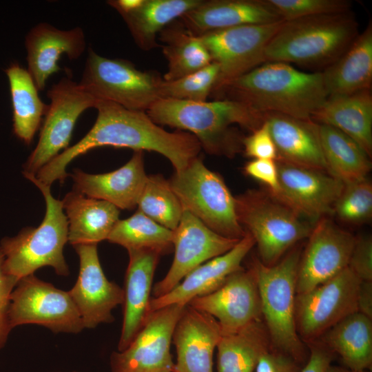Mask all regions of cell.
I'll return each instance as SVG.
<instances>
[{
	"label": "cell",
	"instance_id": "obj_37",
	"mask_svg": "<svg viewBox=\"0 0 372 372\" xmlns=\"http://www.w3.org/2000/svg\"><path fill=\"white\" fill-rule=\"evenodd\" d=\"M137 207L138 211L171 231L178 225L184 211L169 180L161 174L147 176Z\"/></svg>",
	"mask_w": 372,
	"mask_h": 372
},
{
	"label": "cell",
	"instance_id": "obj_11",
	"mask_svg": "<svg viewBox=\"0 0 372 372\" xmlns=\"http://www.w3.org/2000/svg\"><path fill=\"white\" fill-rule=\"evenodd\" d=\"M9 319L12 329L28 324L43 326L54 333H77L84 329L68 291L34 274L20 279L12 291Z\"/></svg>",
	"mask_w": 372,
	"mask_h": 372
},
{
	"label": "cell",
	"instance_id": "obj_36",
	"mask_svg": "<svg viewBox=\"0 0 372 372\" xmlns=\"http://www.w3.org/2000/svg\"><path fill=\"white\" fill-rule=\"evenodd\" d=\"M171 231L137 210L130 217L118 220L107 240L119 245L127 251L151 249L162 255L173 247Z\"/></svg>",
	"mask_w": 372,
	"mask_h": 372
},
{
	"label": "cell",
	"instance_id": "obj_35",
	"mask_svg": "<svg viewBox=\"0 0 372 372\" xmlns=\"http://www.w3.org/2000/svg\"><path fill=\"white\" fill-rule=\"evenodd\" d=\"M271 347L262 320L241 330L222 334L217 344L218 372H254L260 356Z\"/></svg>",
	"mask_w": 372,
	"mask_h": 372
},
{
	"label": "cell",
	"instance_id": "obj_31",
	"mask_svg": "<svg viewBox=\"0 0 372 372\" xmlns=\"http://www.w3.org/2000/svg\"><path fill=\"white\" fill-rule=\"evenodd\" d=\"M202 0H141L118 11L136 45L145 51L157 46V36L167 25L199 5Z\"/></svg>",
	"mask_w": 372,
	"mask_h": 372
},
{
	"label": "cell",
	"instance_id": "obj_15",
	"mask_svg": "<svg viewBox=\"0 0 372 372\" xmlns=\"http://www.w3.org/2000/svg\"><path fill=\"white\" fill-rule=\"evenodd\" d=\"M355 238L328 216L319 219L300 256L296 294L311 290L347 267Z\"/></svg>",
	"mask_w": 372,
	"mask_h": 372
},
{
	"label": "cell",
	"instance_id": "obj_22",
	"mask_svg": "<svg viewBox=\"0 0 372 372\" xmlns=\"http://www.w3.org/2000/svg\"><path fill=\"white\" fill-rule=\"evenodd\" d=\"M69 176L74 182L73 190L121 209L137 207L148 176L142 151H135L128 162L114 171L92 174L75 169Z\"/></svg>",
	"mask_w": 372,
	"mask_h": 372
},
{
	"label": "cell",
	"instance_id": "obj_42",
	"mask_svg": "<svg viewBox=\"0 0 372 372\" xmlns=\"http://www.w3.org/2000/svg\"><path fill=\"white\" fill-rule=\"evenodd\" d=\"M347 267L361 281H372L371 236L364 235L355 238Z\"/></svg>",
	"mask_w": 372,
	"mask_h": 372
},
{
	"label": "cell",
	"instance_id": "obj_30",
	"mask_svg": "<svg viewBox=\"0 0 372 372\" xmlns=\"http://www.w3.org/2000/svg\"><path fill=\"white\" fill-rule=\"evenodd\" d=\"M341 359L345 367L366 371L372 367V319L355 312L338 322L318 340Z\"/></svg>",
	"mask_w": 372,
	"mask_h": 372
},
{
	"label": "cell",
	"instance_id": "obj_46",
	"mask_svg": "<svg viewBox=\"0 0 372 372\" xmlns=\"http://www.w3.org/2000/svg\"><path fill=\"white\" fill-rule=\"evenodd\" d=\"M307 346L309 350V357L300 372H325L335 356L334 353L318 340Z\"/></svg>",
	"mask_w": 372,
	"mask_h": 372
},
{
	"label": "cell",
	"instance_id": "obj_5",
	"mask_svg": "<svg viewBox=\"0 0 372 372\" xmlns=\"http://www.w3.org/2000/svg\"><path fill=\"white\" fill-rule=\"evenodd\" d=\"M23 174L42 193L45 214L38 227H26L17 236L1 240L4 270L17 282L45 266L52 267L57 275L68 276L70 270L63 249L68 242V224L62 202L54 198L50 186L39 181L34 174Z\"/></svg>",
	"mask_w": 372,
	"mask_h": 372
},
{
	"label": "cell",
	"instance_id": "obj_39",
	"mask_svg": "<svg viewBox=\"0 0 372 372\" xmlns=\"http://www.w3.org/2000/svg\"><path fill=\"white\" fill-rule=\"evenodd\" d=\"M334 214L340 221L359 225L369 221L372 217V185L365 178L344 185L336 200Z\"/></svg>",
	"mask_w": 372,
	"mask_h": 372
},
{
	"label": "cell",
	"instance_id": "obj_23",
	"mask_svg": "<svg viewBox=\"0 0 372 372\" xmlns=\"http://www.w3.org/2000/svg\"><path fill=\"white\" fill-rule=\"evenodd\" d=\"M254 245L253 238L247 233L231 249L195 268L169 292L152 298L150 313L174 304L187 305L192 299L213 292L231 274L242 269L241 263Z\"/></svg>",
	"mask_w": 372,
	"mask_h": 372
},
{
	"label": "cell",
	"instance_id": "obj_27",
	"mask_svg": "<svg viewBox=\"0 0 372 372\" xmlns=\"http://www.w3.org/2000/svg\"><path fill=\"white\" fill-rule=\"evenodd\" d=\"M311 119L331 126L355 141L372 156V95L371 90L328 96Z\"/></svg>",
	"mask_w": 372,
	"mask_h": 372
},
{
	"label": "cell",
	"instance_id": "obj_7",
	"mask_svg": "<svg viewBox=\"0 0 372 372\" xmlns=\"http://www.w3.org/2000/svg\"><path fill=\"white\" fill-rule=\"evenodd\" d=\"M235 204L239 223L253 238L258 259L267 266L308 238L314 225L267 190H247L235 197Z\"/></svg>",
	"mask_w": 372,
	"mask_h": 372
},
{
	"label": "cell",
	"instance_id": "obj_12",
	"mask_svg": "<svg viewBox=\"0 0 372 372\" xmlns=\"http://www.w3.org/2000/svg\"><path fill=\"white\" fill-rule=\"evenodd\" d=\"M360 282L347 267L311 290L296 294V330L306 345L317 341L338 322L358 311Z\"/></svg>",
	"mask_w": 372,
	"mask_h": 372
},
{
	"label": "cell",
	"instance_id": "obj_45",
	"mask_svg": "<svg viewBox=\"0 0 372 372\" xmlns=\"http://www.w3.org/2000/svg\"><path fill=\"white\" fill-rule=\"evenodd\" d=\"M302 365L289 355L270 347L260 358L256 372H300Z\"/></svg>",
	"mask_w": 372,
	"mask_h": 372
},
{
	"label": "cell",
	"instance_id": "obj_16",
	"mask_svg": "<svg viewBox=\"0 0 372 372\" xmlns=\"http://www.w3.org/2000/svg\"><path fill=\"white\" fill-rule=\"evenodd\" d=\"M240 240L223 236L184 210L173 231L174 256L165 276L152 288L153 298L169 292L195 268L231 249Z\"/></svg>",
	"mask_w": 372,
	"mask_h": 372
},
{
	"label": "cell",
	"instance_id": "obj_8",
	"mask_svg": "<svg viewBox=\"0 0 372 372\" xmlns=\"http://www.w3.org/2000/svg\"><path fill=\"white\" fill-rule=\"evenodd\" d=\"M169 182L183 210L210 229L236 240L246 235L237 218L235 196L220 175L208 169L199 156L174 172Z\"/></svg>",
	"mask_w": 372,
	"mask_h": 372
},
{
	"label": "cell",
	"instance_id": "obj_17",
	"mask_svg": "<svg viewBox=\"0 0 372 372\" xmlns=\"http://www.w3.org/2000/svg\"><path fill=\"white\" fill-rule=\"evenodd\" d=\"M187 305L214 317L222 334L236 333L262 320L258 287L251 267L233 273L217 289L192 299Z\"/></svg>",
	"mask_w": 372,
	"mask_h": 372
},
{
	"label": "cell",
	"instance_id": "obj_3",
	"mask_svg": "<svg viewBox=\"0 0 372 372\" xmlns=\"http://www.w3.org/2000/svg\"><path fill=\"white\" fill-rule=\"evenodd\" d=\"M146 113L158 125L192 134L207 153L227 158L243 149L244 136L234 125L252 132L265 121V114L227 99L195 102L160 99Z\"/></svg>",
	"mask_w": 372,
	"mask_h": 372
},
{
	"label": "cell",
	"instance_id": "obj_6",
	"mask_svg": "<svg viewBox=\"0 0 372 372\" xmlns=\"http://www.w3.org/2000/svg\"><path fill=\"white\" fill-rule=\"evenodd\" d=\"M301 254V247L296 246L273 265H265L255 258L250 267L256 278L262 318L271 347L304 366L309 351L298 334L295 316L296 280Z\"/></svg>",
	"mask_w": 372,
	"mask_h": 372
},
{
	"label": "cell",
	"instance_id": "obj_24",
	"mask_svg": "<svg viewBox=\"0 0 372 372\" xmlns=\"http://www.w3.org/2000/svg\"><path fill=\"white\" fill-rule=\"evenodd\" d=\"M129 263L123 287V320L118 351L126 349L144 325L150 313L153 279L160 256L151 249L127 251Z\"/></svg>",
	"mask_w": 372,
	"mask_h": 372
},
{
	"label": "cell",
	"instance_id": "obj_25",
	"mask_svg": "<svg viewBox=\"0 0 372 372\" xmlns=\"http://www.w3.org/2000/svg\"><path fill=\"white\" fill-rule=\"evenodd\" d=\"M265 121L276 147V161L327 172L317 123L278 113H265Z\"/></svg>",
	"mask_w": 372,
	"mask_h": 372
},
{
	"label": "cell",
	"instance_id": "obj_20",
	"mask_svg": "<svg viewBox=\"0 0 372 372\" xmlns=\"http://www.w3.org/2000/svg\"><path fill=\"white\" fill-rule=\"evenodd\" d=\"M27 70L39 91L44 90L50 76L61 70L59 61L63 54L70 60L79 59L86 47L80 27L60 30L48 23L33 26L25 38Z\"/></svg>",
	"mask_w": 372,
	"mask_h": 372
},
{
	"label": "cell",
	"instance_id": "obj_48",
	"mask_svg": "<svg viewBox=\"0 0 372 372\" xmlns=\"http://www.w3.org/2000/svg\"><path fill=\"white\" fill-rule=\"evenodd\" d=\"M325 372H366V371L351 370L347 367L338 366H332L331 364L327 368Z\"/></svg>",
	"mask_w": 372,
	"mask_h": 372
},
{
	"label": "cell",
	"instance_id": "obj_28",
	"mask_svg": "<svg viewBox=\"0 0 372 372\" xmlns=\"http://www.w3.org/2000/svg\"><path fill=\"white\" fill-rule=\"evenodd\" d=\"M62 206L68 224V242L74 245L98 244L107 240L119 220L114 205L72 190L63 198Z\"/></svg>",
	"mask_w": 372,
	"mask_h": 372
},
{
	"label": "cell",
	"instance_id": "obj_9",
	"mask_svg": "<svg viewBox=\"0 0 372 372\" xmlns=\"http://www.w3.org/2000/svg\"><path fill=\"white\" fill-rule=\"evenodd\" d=\"M163 80L158 74L141 71L128 60L105 57L89 48L79 83L99 100L146 112L161 99Z\"/></svg>",
	"mask_w": 372,
	"mask_h": 372
},
{
	"label": "cell",
	"instance_id": "obj_44",
	"mask_svg": "<svg viewBox=\"0 0 372 372\" xmlns=\"http://www.w3.org/2000/svg\"><path fill=\"white\" fill-rule=\"evenodd\" d=\"M244 172L247 176L263 183L271 194L278 193L279 181L276 161L252 159L245 165Z\"/></svg>",
	"mask_w": 372,
	"mask_h": 372
},
{
	"label": "cell",
	"instance_id": "obj_29",
	"mask_svg": "<svg viewBox=\"0 0 372 372\" xmlns=\"http://www.w3.org/2000/svg\"><path fill=\"white\" fill-rule=\"evenodd\" d=\"M328 96L371 90L372 24L369 23L344 54L322 71Z\"/></svg>",
	"mask_w": 372,
	"mask_h": 372
},
{
	"label": "cell",
	"instance_id": "obj_1",
	"mask_svg": "<svg viewBox=\"0 0 372 372\" xmlns=\"http://www.w3.org/2000/svg\"><path fill=\"white\" fill-rule=\"evenodd\" d=\"M94 108L98 112L96 121L85 136L41 168V175L46 182L63 183L68 176L66 167L72 160L100 147L154 152L168 159L175 172L186 167L199 155L201 147L194 136L180 130L166 131L146 112L130 110L102 100Z\"/></svg>",
	"mask_w": 372,
	"mask_h": 372
},
{
	"label": "cell",
	"instance_id": "obj_21",
	"mask_svg": "<svg viewBox=\"0 0 372 372\" xmlns=\"http://www.w3.org/2000/svg\"><path fill=\"white\" fill-rule=\"evenodd\" d=\"M222 332L211 316L186 305L172 335L174 372H214L213 355Z\"/></svg>",
	"mask_w": 372,
	"mask_h": 372
},
{
	"label": "cell",
	"instance_id": "obj_43",
	"mask_svg": "<svg viewBox=\"0 0 372 372\" xmlns=\"http://www.w3.org/2000/svg\"><path fill=\"white\" fill-rule=\"evenodd\" d=\"M4 254L0 247V350L12 329L9 319L10 295L17 284L4 270Z\"/></svg>",
	"mask_w": 372,
	"mask_h": 372
},
{
	"label": "cell",
	"instance_id": "obj_4",
	"mask_svg": "<svg viewBox=\"0 0 372 372\" xmlns=\"http://www.w3.org/2000/svg\"><path fill=\"white\" fill-rule=\"evenodd\" d=\"M358 34V23L349 11L283 21L266 47L265 61L322 72Z\"/></svg>",
	"mask_w": 372,
	"mask_h": 372
},
{
	"label": "cell",
	"instance_id": "obj_2",
	"mask_svg": "<svg viewBox=\"0 0 372 372\" xmlns=\"http://www.w3.org/2000/svg\"><path fill=\"white\" fill-rule=\"evenodd\" d=\"M211 96L242 103L261 113L311 119L328 97L322 72H306L282 62H266L229 81Z\"/></svg>",
	"mask_w": 372,
	"mask_h": 372
},
{
	"label": "cell",
	"instance_id": "obj_33",
	"mask_svg": "<svg viewBox=\"0 0 372 372\" xmlns=\"http://www.w3.org/2000/svg\"><path fill=\"white\" fill-rule=\"evenodd\" d=\"M163 43L162 52L167 61L163 75L169 81L194 73L212 62L207 48L199 36L189 32L178 19L167 25L158 34Z\"/></svg>",
	"mask_w": 372,
	"mask_h": 372
},
{
	"label": "cell",
	"instance_id": "obj_14",
	"mask_svg": "<svg viewBox=\"0 0 372 372\" xmlns=\"http://www.w3.org/2000/svg\"><path fill=\"white\" fill-rule=\"evenodd\" d=\"M186 305L174 304L152 312L128 347L110 356L112 372H173L171 344Z\"/></svg>",
	"mask_w": 372,
	"mask_h": 372
},
{
	"label": "cell",
	"instance_id": "obj_34",
	"mask_svg": "<svg viewBox=\"0 0 372 372\" xmlns=\"http://www.w3.org/2000/svg\"><path fill=\"white\" fill-rule=\"evenodd\" d=\"M318 125L327 172L344 185L367 178L371 158L360 145L331 126Z\"/></svg>",
	"mask_w": 372,
	"mask_h": 372
},
{
	"label": "cell",
	"instance_id": "obj_50",
	"mask_svg": "<svg viewBox=\"0 0 372 372\" xmlns=\"http://www.w3.org/2000/svg\"><path fill=\"white\" fill-rule=\"evenodd\" d=\"M173 372H174V371H173Z\"/></svg>",
	"mask_w": 372,
	"mask_h": 372
},
{
	"label": "cell",
	"instance_id": "obj_47",
	"mask_svg": "<svg viewBox=\"0 0 372 372\" xmlns=\"http://www.w3.org/2000/svg\"><path fill=\"white\" fill-rule=\"evenodd\" d=\"M358 311L372 319V281H361L358 295Z\"/></svg>",
	"mask_w": 372,
	"mask_h": 372
},
{
	"label": "cell",
	"instance_id": "obj_49",
	"mask_svg": "<svg viewBox=\"0 0 372 372\" xmlns=\"http://www.w3.org/2000/svg\"><path fill=\"white\" fill-rule=\"evenodd\" d=\"M56 372H61V371H56ZM71 372H77V371H71Z\"/></svg>",
	"mask_w": 372,
	"mask_h": 372
},
{
	"label": "cell",
	"instance_id": "obj_26",
	"mask_svg": "<svg viewBox=\"0 0 372 372\" xmlns=\"http://www.w3.org/2000/svg\"><path fill=\"white\" fill-rule=\"evenodd\" d=\"M179 20L192 34L201 36L214 30L282 19L262 0H202Z\"/></svg>",
	"mask_w": 372,
	"mask_h": 372
},
{
	"label": "cell",
	"instance_id": "obj_13",
	"mask_svg": "<svg viewBox=\"0 0 372 372\" xmlns=\"http://www.w3.org/2000/svg\"><path fill=\"white\" fill-rule=\"evenodd\" d=\"M283 21L242 25L199 36L212 61L219 66L218 77L212 92L265 63L266 47Z\"/></svg>",
	"mask_w": 372,
	"mask_h": 372
},
{
	"label": "cell",
	"instance_id": "obj_32",
	"mask_svg": "<svg viewBox=\"0 0 372 372\" xmlns=\"http://www.w3.org/2000/svg\"><path fill=\"white\" fill-rule=\"evenodd\" d=\"M5 72L10 90L14 134L24 143L30 145L41 127L48 105L41 99L27 69L12 63Z\"/></svg>",
	"mask_w": 372,
	"mask_h": 372
},
{
	"label": "cell",
	"instance_id": "obj_38",
	"mask_svg": "<svg viewBox=\"0 0 372 372\" xmlns=\"http://www.w3.org/2000/svg\"><path fill=\"white\" fill-rule=\"evenodd\" d=\"M219 74V66L215 62L180 79L167 81L163 80L161 99L207 101L211 96Z\"/></svg>",
	"mask_w": 372,
	"mask_h": 372
},
{
	"label": "cell",
	"instance_id": "obj_19",
	"mask_svg": "<svg viewBox=\"0 0 372 372\" xmlns=\"http://www.w3.org/2000/svg\"><path fill=\"white\" fill-rule=\"evenodd\" d=\"M79 259L77 280L68 291L84 328L93 329L114 320L112 310L123 304V288L106 278L99 258L96 244L73 246Z\"/></svg>",
	"mask_w": 372,
	"mask_h": 372
},
{
	"label": "cell",
	"instance_id": "obj_41",
	"mask_svg": "<svg viewBox=\"0 0 372 372\" xmlns=\"http://www.w3.org/2000/svg\"><path fill=\"white\" fill-rule=\"evenodd\" d=\"M242 147L245 156L253 159L276 161L278 158L276 147L265 121L249 136H244Z\"/></svg>",
	"mask_w": 372,
	"mask_h": 372
},
{
	"label": "cell",
	"instance_id": "obj_10",
	"mask_svg": "<svg viewBox=\"0 0 372 372\" xmlns=\"http://www.w3.org/2000/svg\"><path fill=\"white\" fill-rule=\"evenodd\" d=\"M50 100L41 127L39 141L23 165V173L36 174L44 165L68 148L75 124L99 99L70 76L63 77L47 92Z\"/></svg>",
	"mask_w": 372,
	"mask_h": 372
},
{
	"label": "cell",
	"instance_id": "obj_40",
	"mask_svg": "<svg viewBox=\"0 0 372 372\" xmlns=\"http://www.w3.org/2000/svg\"><path fill=\"white\" fill-rule=\"evenodd\" d=\"M284 21L349 11L347 0H262Z\"/></svg>",
	"mask_w": 372,
	"mask_h": 372
},
{
	"label": "cell",
	"instance_id": "obj_18",
	"mask_svg": "<svg viewBox=\"0 0 372 372\" xmlns=\"http://www.w3.org/2000/svg\"><path fill=\"white\" fill-rule=\"evenodd\" d=\"M276 163L279 190L275 197L313 224L333 214L342 182L325 171L280 161Z\"/></svg>",
	"mask_w": 372,
	"mask_h": 372
}]
</instances>
